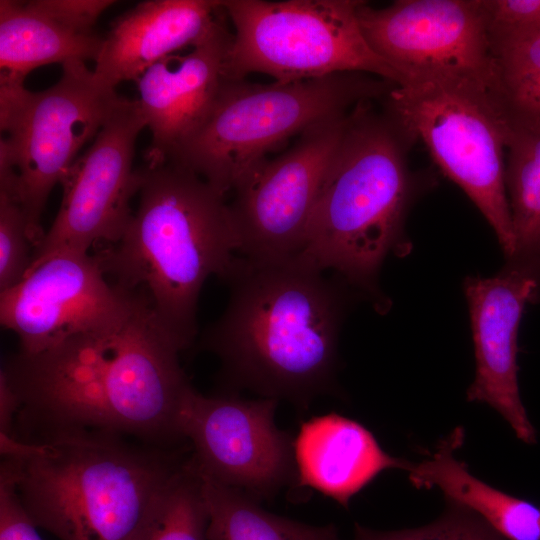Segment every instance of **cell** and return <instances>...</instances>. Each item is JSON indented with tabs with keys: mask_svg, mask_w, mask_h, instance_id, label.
Masks as SVG:
<instances>
[{
	"mask_svg": "<svg viewBox=\"0 0 540 540\" xmlns=\"http://www.w3.org/2000/svg\"><path fill=\"white\" fill-rule=\"evenodd\" d=\"M182 350L142 294L117 329L36 354L19 351L1 369L20 404L16 436L98 430L159 447L183 440L178 419L191 386L180 366Z\"/></svg>",
	"mask_w": 540,
	"mask_h": 540,
	"instance_id": "cell-1",
	"label": "cell"
},
{
	"mask_svg": "<svg viewBox=\"0 0 540 540\" xmlns=\"http://www.w3.org/2000/svg\"><path fill=\"white\" fill-rule=\"evenodd\" d=\"M230 293L202 344L225 377L264 397L307 403L331 387L347 298L338 282L297 256L255 261L238 255Z\"/></svg>",
	"mask_w": 540,
	"mask_h": 540,
	"instance_id": "cell-2",
	"label": "cell"
},
{
	"mask_svg": "<svg viewBox=\"0 0 540 540\" xmlns=\"http://www.w3.org/2000/svg\"><path fill=\"white\" fill-rule=\"evenodd\" d=\"M137 210L121 239L95 255L116 286L144 294L184 349L197 333V303L211 275L230 273L238 240L225 195L173 161L145 163Z\"/></svg>",
	"mask_w": 540,
	"mask_h": 540,
	"instance_id": "cell-3",
	"label": "cell"
},
{
	"mask_svg": "<svg viewBox=\"0 0 540 540\" xmlns=\"http://www.w3.org/2000/svg\"><path fill=\"white\" fill-rule=\"evenodd\" d=\"M0 450L28 516L59 540H130L184 462L165 447L98 430L0 435Z\"/></svg>",
	"mask_w": 540,
	"mask_h": 540,
	"instance_id": "cell-4",
	"label": "cell"
},
{
	"mask_svg": "<svg viewBox=\"0 0 540 540\" xmlns=\"http://www.w3.org/2000/svg\"><path fill=\"white\" fill-rule=\"evenodd\" d=\"M372 102L349 112L296 255L370 294L377 293L385 258L404 244L403 225L415 189L407 161L415 141Z\"/></svg>",
	"mask_w": 540,
	"mask_h": 540,
	"instance_id": "cell-5",
	"label": "cell"
},
{
	"mask_svg": "<svg viewBox=\"0 0 540 540\" xmlns=\"http://www.w3.org/2000/svg\"><path fill=\"white\" fill-rule=\"evenodd\" d=\"M395 85L357 72L270 84L227 78L208 116L167 160L226 195L285 140L363 101L384 99Z\"/></svg>",
	"mask_w": 540,
	"mask_h": 540,
	"instance_id": "cell-6",
	"label": "cell"
},
{
	"mask_svg": "<svg viewBox=\"0 0 540 540\" xmlns=\"http://www.w3.org/2000/svg\"><path fill=\"white\" fill-rule=\"evenodd\" d=\"M118 98L81 61L64 63L59 80L38 92L0 78V192L20 205L34 248L45 233L40 222L51 191Z\"/></svg>",
	"mask_w": 540,
	"mask_h": 540,
	"instance_id": "cell-7",
	"label": "cell"
},
{
	"mask_svg": "<svg viewBox=\"0 0 540 540\" xmlns=\"http://www.w3.org/2000/svg\"><path fill=\"white\" fill-rule=\"evenodd\" d=\"M383 100L480 210L509 261L515 239L505 187L506 117L495 94L464 81L422 80L395 85Z\"/></svg>",
	"mask_w": 540,
	"mask_h": 540,
	"instance_id": "cell-8",
	"label": "cell"
},
{
	"mask_svg": "<svg viewBox=\"0 0 540 540\" xmlns=\"http://www.w3.org/2000/svg\"><path fill=\"white\" fill-rule=\"evenodd\" d=\"M359 0H222L233 39L229 79L251 73L294 82L338 73H365L399 85L400 73L366 41Z\"/></svg>",
	"mask_w": 540,
	"mask_h": 540,
	"instance_id": "cell-9",
	"label": "cell"
},
{
	"mask_svg": "<svg viewBox=\"0 0 540 540\" xmlns=\"http://www.w3.org/2000/svg\"><path fill=\"white\" fill-rule=\"evenodd\" d=\"M357 19L370 47L400 73L401 84L464 81L494 93L482 0H396L383 8L360 1Z\"/></svg>",
	"mask_w": 540,
	"mask_h": 540,
	"instance_id": "cell-10",
	"label": "cell"
},
{
	"mask_svg": "<svg viewBox=\"0 0 540 540\" xmlns=\"http://www.w3.org/2000/svg\"><path fill=\"white\" fill-rule=\"evenodd\" d=\"M145 127L137 99L119 97L90 147L62 178L60 208L33 249L28 271L58 252H89L96 244L121 239L134 213L130 200L141 185L140 170L132 163Z\"/></svg>",
	"mask_w": 540,
	"mask_h": 540,
	"instance_id": "cell-11",
	"label": "cell"
},
{
	"mask_svg": "<svg viewBox=\"0 0 540 540\" xmlns=\"http://www.w3.org/2000/svg\"><path fill=\"white\" fill-rule=\"evenodd\" d=\"M349 113L301 133L283 154L265 159L233 191L229 204L238 255L278 261L302 249L308 221L341 144Z\"/></svg>",
	"mask_w": 540,
	"mask_h": 540,
	"instance_id": "cell-12",
	"label": "cell"
},
{
	"mask_svg": "<svg viewBox=\"0 0 540 540\" xmlns=\"http://www.w3.org/2000/svg\"><path fill=\"white\" fill-rule=\"evenodd\" d=\"M142 294L108 282L89 252H58L0 294L1 325L19 340L20 352L36 354L80 335L119 328Z\"/></svg>",
	"mask_w": 540,
	"mask_h": 540,
	"instance_id": "cell-13",
	"label": "cell"
},
{
	"mask_svg": "<svg viewBox=\"0 0 540 540\" xmlns=\"http://www.w3.org/2000/svg\"><path fill=\"white\" fill-rule=\"evenodd\" d=\"M277 399L204 396L192 387L179 413L198 469L250 496L270 498L295 479L294 439L274 422Z\"/></svg>",
	"mask_w": 540,
	"mask_h": 540,
	"instance_id": "cell-14",
	"label": "cell"
},
{
	"mask_svg": "<svg viewBox=\"0 0 540 540\" xmlns=\"http://www.w3.org/2000/svg\"><path fill=\"white\" fill-rule=\"evenodd\" d=\"M463 288L476 357V375L467 399L490 405L518 439L533 444L536 431L519 394L516 355L523 311L540 296V268L509 263L496 276L465 278Z\"/></svg>",
	"mask_w": 540,
	"mask_h": 540,
	"instance_id": "cell-15",
	"label": "cell"
},
{
	"mask_svg": "<svg viewBox=\"0 0 540 540\" xmlns=\"http://www.w3.org/2000/svg\"><path fill=\"white\" fill-rule=\"evenodd\" d=\"M227 15L186 53L157 62L135 81L152 141L145 163L166 161L202 124L227 79L233 33Z\"/></svg>",
	"mask_w": 540,
	"mask_h": 540,
	"instance_id": "cell-16",
	"label": "cell"
},
{
	"mask_svg": "<svg viewBox=\"0 0 540 540\" xmlns=\"http://www.w3.org/2000/svg\"><path fill=\"white\" fill-rule=\"evenodd\" d=\"M226 17L222 0H147L117 17L95 60L96 83L136 81L166 57L189 49Z\"/></svg>",
	"mask_w": 540,
	"mask_h": 540,
	"instance_id": "cell-17",
	"label": "cell"
},
{
	"mask_svg": "<svg viewBox=\"0 0 540 540\" xmlns=\"http://www.w3.org/2000/svg\"><path fill=\"white\" fill-rule=\"evenodd\" d=\"M293 448L297 485L345 508L378 474L388 469L407 471L411 464L386 453L363 425L336 413L302 423Z\"/></svg>",
	"mask_w": 540,
	"mask_h": 540,
	"instance_id": "cell-18",
	"label": "cell"
},
{
	"mask_svg": "<svg viewBox=\"0 0 540 540\" xmlns=\"http://www.w3.org/2000/svg\"><path fill=\"white\" fill-rule=\"evenodd\" d=\"M464 431L456 428L421 462L411 463L409 480L416 488L437 487L451 501L479 515L506 540H540V508L477 479L454 453Z\"/></svg>",
	"mask_w": 540,
	"mask_h": 540,
	"instance_id": "cell-19",
	"label": "cell"
},
{
	"mask_svg": "<svg viewBox=\"0 0 540 540\" xmlns=\"http://www.w3.org/2000/svg\"><path fill=\"white\" fill-rule=\"evenodd\" d=\"M103 36L56 20L32 1H0V78L24 82L48 64L95 60Z\"/></svg>",
	"mask_w": 540,
	"mask_h": 540,
	"instance_id": "cell-20",
	"label": "cell"
},
{
	"mask_svg": "<svg viewBox=\"0 0 540 540\" xmlns=\"http://www.w3.org/2000/svg\"><path fill=\"white\" fill-rule=\"evenodd\" d=\"M504 114L505 187L515 239L509 263L540 268V118Z\"/></svg>",
	"mask_w": 540,
	"mask_h": 540,
	"instance_id": "cell-21",
	"label": "cell"
},
{
	"mask_svg": "<svg viewBox=\"0 0 540 540\" xmlns=\"http://www.w3.org/2000/svg\"><path fill=\"white\" fill-rule=\"evenodd\" d=\"M208 516L207 540H341L333 524L313 526L272 514L235 489L216 493Z\"/></svg>",
	"mask_w": 540,
	"mask_h": 540,
	"instance_id": "cell-22",
	"label": "cell"
},
{
	"mask_svg": "<svg viewBox=\"0 0 540 540\" xmlns=\"http://www.w3.org/2000/svg\"><path fill=\"white\" fill-rule=\"evenodd\" d=\"M208 512L192 457L152 501L130 540H207Z\"/></svg>",
	"mask_w": 540,
	"mask_h": 540,
	"instance_id": "cell-23",
	"label": "cell"
},
{
	"mask_svg": "<svg viewBox=\"0 0 540 540\" xmlns=\"http://www.w3.org/2000/svg\"><path fill=\"white\" fill-rule=\"evenodd\" d=\"M495 96L507 114L540 118V31L493 39Z\"/></svg>",
	"mask_w": 540,
	"mask_h": 540,
	"instance_id": "cell-24",
	"label": "cell"
},
{
	"mask_svg": "<svg viewBox=\"0 0 540 540\" xmlns=\"http://www.w3.org/2000/svg\"><path fill=\"white\" fill-rule=\"evenodd\" d=\"M352 540H506L470 509L448 501L444 513L419 528L379 531L355 523Z\"/></svg>",
	"mask_w": 540,
	"mask_h": 540,
	"instance_id": "cell-25",
	"label": "cell"
},
{
	"mask_svg": "<svg viewBox=\"0 0 540 540\" xmlns=\"http://www.w3.org/2000/svg\"><path fill=\"white\" fill-rule=\"evenodd\" d=\"M33 245L20 205L0 192V292L17 285L27 273Z\"/></svg>",
	"mask_w": 540,
	"mask_h": 540,
	"instance_id": "cell-26",
	"label": "cell"
},
{
	"mask_svg": "<svg viewBox=\"0 0 540 540\" xmlns=\"http://www.w3.org/2000/svg\"><path fill=\"white\" fill-rule=\"evenodd\" d=\"M491 40L540 31V0H482Z\"/></svg>",
	"mask_w": 540,
	"mask_h": 540,
	"instance_id": "cell-27",
	"label": "cell"
},
{
	"mask_svg": "<svg viewBox=\"0 0 540 540\" xmlns=\"http://www.w3.org/2000/svg\"><path fill=\"white\" fill-rule=\"evenodd\" d=\"M0 540H42L9 474L0 469Z\"/></svg>",
	"mask_w": 540,
	"mask_h": 540,
	"instance_id": "cell-28",
	"label": "cell"
},
{
	"mask_svg": "<svg viewBox=\"0 0 540 540\" xmlns=\"http://www.w3.org/2000/svg\"><path fill=\"white\" fill-rule=\"evenodd\" d=\"M44 12L67 25L84 33H92L100 15L114 0H34Z\"/></svg>",
	"mask_w": 540,
	"mask_h": 540,
	"instance_id": "cell-29",
	"label": "cell"
},
{
	"mask_svg": "<svg viewBox=\"0 0 540 540\" xmlns=\"http://www.w3.org/2000/svg\"><path fill=\"white\" fill-rule=\"evenodd\" d=\"M18 397L10 386L4 372H0V435L15 436L14 418L19 411Z\"/></svg>",
	"mask_w": 540,
	"mask_h": 540,
	"instance_id": "cell-30",
	"label": "cell"
}]
</instances>
